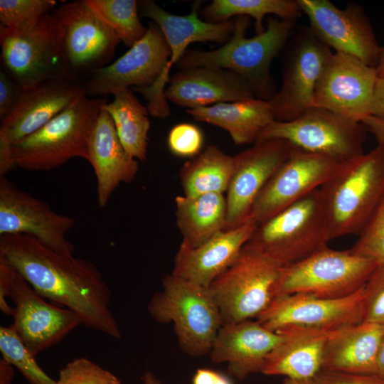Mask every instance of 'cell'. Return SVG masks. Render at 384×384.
Masks as SVG:
<instances>
[{
    "instance_id": "1",
    "label": "cell",
    "mask_w": 384,
    "mask_h": 384,
    "mask_svg": "<svg viewBox=\"0 0 384 384\" xmlns=\"http://www.w3.org/2000/svg\"><path fill=\"white\" fill-rule=\"evenodd\" d=\"M0 260L41 297L78 314L87 328L121 338L110 309L111 289L92 262L63 255L23 234L0 236Z\"/></svg>"
},
{
    "instance_id": "2",
    "label": "cell",
    "mask_w": 384,
    "mask_h": 384,
    "mask_svg": "<svg viewBox=\"0 0 384 384\" xmlns=\"http://www.w3.org/2000/svg\"><path fill=\"white\" fill-rule=\"evenodd\" d=\"M249 20L235 17L233 34L222 46L208 51L188 50L176 65L181 69L210 67L232 71L250 83L256 97L270 100L274 95L270 65L291 35L295 20L270 18L262 32L247 38Z\"/></svg>"
},
{
    "instance_id": "3",
    "label": "cell",
    "mask_w": 384,
    "mask_h": 384,
    "mask_svg": "<svg viewBox=\"0 0 384 384\" xmlns=\"http://www.w3.org/2000/svg\"><path fill=\"white\" fill-rule=\"evenodd\" d=\"M331 240L359 235L384 195V150L343 161L319 188Z\"/></svg>"
},
{
    "instance_id": "4",
    "label": "cell",
    "mask_w": 384,
    "mask_h": 384,
    "mask_svg": "<svg viewBox=\"0 0 384 384\" xmlns=\"http://www.w3.org/2000/svg\"><path fill=\"white\" fill-rule=\"evenodd\" d=\"M107 100L87 95L11 147L14 168L45 171L74 157L88 161L89 141Z\"/></svg>"
},
{
    "instance_id": "5",
    "label": "cell",
    "mask_w": 384,
    "mask_h": 384,
    "mask_svg": "<svg viewBox=\"0 0 384 384\" xmlns=\"http://www.w3.org/2000/svg\"><path fill=\"white\" fill-rule=\"evenodd\" d=\"M147 309L156 321L174 324L180 348L193 356L210 353L223 325L209 287L172 274L163 279L161 291L153 296Z\"/></svg>"
},
{
    "instance_id": "6",
    "label": "cell",
    "mask_w": 384,
    "mask_h": 384,
    "mask_svg": "<svg viewBox=\"0 0 384 384\" xmlns=\"http://www.w3.org/2000/svg\"><path fill=\"white\" fill-rule=\"evenodd\" d=\"M330 240L318 188L258 224L245 246L283 267L304 259Z\"/></svg>"
},
{
    "instance_id": "7",
    "label": "cell",
    "mask_w": 384,
    "mask_h": 384,
    "mask_svg": "<svg viewBox=\"0 0 384 384\" xmlns=\"http://www.w3.org/2000/svg\"><path fill=\"white\" fill-rule=\"evenodd\" d=\"M43 298L14 268L0 260V309L13 316L11 326L35 356L82 324L73 311Z\"/></svg>"
},
{
    "instance_id": "8",
    "label": "cell",
    "mask_w": 384,
    "mask_h": 384,
    "mask_svg": "<svg viewBox=\"0 0 384 384\" xmlns=\"http://www.w3.org/2000/svg\"><path fill=\"white\" fill-rule=\"evenodd\" d=\"M378 265L351 250L327 246L281 268L275 298L306 294L323 298L349 296L365 285Z\"/></svg>"
},
{
    "instance_id": "9",
    "label": "cell",
    "mask_w": 384,
    "mask_h": 384,
    "mask_svg": "<svg viewBox=\"0 0 384 384\" xmlns=\"http://www.w3.org/2000/svg\"><path fill=\"white\" fill-rule=\"evenodd\" d=\"M282 266L245 245L234 262L208 287L223 324L257 318L275 299Z\"/></svg>"
},
{
    "instance_id": "10",
    "label": "cell",
    "mask_w": 384,
    "mask_h": 384,
    "mask_svg": "<svg viewBox=\"0 0 384 384\" xmlns=\"http://www.w3.org/2000/svg\"><path fill=\"white\" fill-rule=\"evenodd\" d=\"M201 4L200 1L194 3L191 11L181 16L166 11L152 0L139 1L141 16L158 25L170 49L166 66L156 81L149 87L133 88L148 102L149 113L154 117L166 118L170 115V107L164 95L166 85L172 66L176 65L188 46L196 42L225 43L233 34V21L210 23L203 20L198 14Z\"/></svg>"
},
{
    "instance_id": "11",
    "label": "cell",
    "mask_w": 384,
    "mask_h": 384,
    "mask_svg": "<svg viewBox=\"0 0 384 384\" xmlns=\"http://www.w3.org/2000/svg\"><path fill=\"white\" fill-rule=\"evenodd\" d=\"M366 130L361 122L312 107L292 120L273 121L257 142L281 139L297 149L346 161L364 153Z\"/></svg>"
},
{
    "instance_id": "12",
    "label": "cell",
    "mask_w": 384,
    "mask_h": 384,
    "mask_svg": "<svg viewBox=\"0 0 384 384\" xmlns=\"http://www.w3.org/2000/svg\"><path fill=\"white\" fill-rule=\"evenodd\" d=\"M0 45L4 70L23 90L48 80L72 79L64 63L58 28L50 14L23 33L0 26Z\"/></svg>"
},
{
    "instance_id": "13",
    "label": "cell",
    "mask_w": 384,
    "mask_h": 384,
    "mask_svg": "<svg viewBox=\"0 0 384 384\" xmlns=\"http://www.w3.org/2000/svg\"><path fill=\"white\" fill-rule=\"evenodd\" d=\"M55 21L70 77L90 74L112 57L119 39L89 0L62 4L50 13Z\"/></svg>"
},
{
    "instance_id": "14",
    "label": "cell",
    "mask_w": 384,
    "mask_h": 384,
    "mask_svg": "<svg viewBox=\"0 0 384 384\" xmlns=\"http://www.w3.org/2000/svg\"><path fill=\"white\" fill-rule=\"evenodd\" d=\"M364 286L341 298L295 294L275 298L256 319L279 333L326 332L362 322Z\"/></svg>"
},
{
    "instance_id": "15",
    "label": "cell",
    "mask_w": 384,
    "mask_h": 384,
    "mask_svg": "<svg viewBox=\"0 0 384 384\" xmlns=\"http://www.w3.org/2000/svg\"><path fill=\"white\" fill-rule=\"evenodd\" d=\"M284 62L282 85L269 100L277 121L292 120L314 107V95L324 69L332 55L310 28L292 42Z\"/></svg>"
},
{
    "instance_id": "16",
    "label": "cell",
    "mask_w": 384,
    "mask_h": 384,
    "mask_svg": "<svg viewBox=\"0 0 384 384\" xmlns=\"http://www.w3.org/2000/svg\"><path fill=\"white\" fill-rule=\"evenodd\" d=\"M314 36L336 53L354 57L376 68L382 48L363 9H340L329 0H297Z\"/></svg>"
},
{
    "instance_id": "17",
    "label": "cell",
    "mask_w": 384,
    "mask_h": 384,
    "mask_svg": "<svg viewBox=\"0 0 384 384\" xmlns=\"http://www.w3.org/2000/svg\"><path fill=\"white\" fill-rule=\"evenodd\" d=\"M74 223L73 218L53 211L46 202L0 176V236L27 235L72 256L74 247L66 235Z\"/></svg>"
},
{
    "instance_id": "18",
    "label": "cell",
    "mask_w": 384,
    "mask_h": 384,
    "mask_svg": "<svg viewBox=\"0 0 384 384\" xmlns=\"http://www.w3.org/2000/svg\"><path fill=\"white\" fill-rule=\"evenodd\" d=\"M376 68L340 53H333L318 82L314 107L361 122L372 115Z\"/></svg>"
},
{
    "instance_id": "19",
    "label": "cell",
    "mask_w": 384,
    "mask_h": 384,
    "mask_svg": "<svg viewBox=\"0 0 384 384\" xmlns=\"http://www.w3.org/2000/svg\"><path fill=\"white\" fill-rule=\"evenodd\" d=\"M343 161L294 148L255 202L249 218L257 225L322 186Z\"/></svg>"
},
{
    "instance_id": "20",
    "label": "cell",
    "mask_w": 384,
    "mask_h": 384,
    "mask_svg": "<svg viewBox=\"0 0 384 384\" xmlns=\"http://www.w3.org/2000/svg\"><path fill=\"white\" fill-rule=\"evenodd\" d=\"M170 49L160 28L149 22L144 36L110 65L93 71L84 85L88 97L151 86L166 66Z\"/></svg>"
},
{
    "instance_id": "21",
    "label": "cell",
    "mask_w": 384,
    "mask_h": 384,
    "mask_svg": "<svg viewBox=\"0 0 384 384\" xmlns=\"http://www.w3.org/2000/svg\"><path fill=\"white\" fill-rule=\"evenodd\" d=\"M294 149L284 139H267L256 142L233 156V171L225 196V230L248 219L259 195Z\"/></svg>"
},
{
    "instance_id": "22",
    "label": "cell",
    "mask_w": 384,
    "mask_h": 384,
    "mask_svg": "<svg viewBox=\"0 0 384 384\" xmlns=\"http://www.w3.org/2000/svg\"><path fill=\"white\" fill-rule=\"evenodd\" d=\"M85 95V87L69 78L23 90L14 109L1 121L0 146L11 148Z\"/></svg>"
},
{
    "instance_id": "23",
    "label": "cell",
    "mask_w": 384,
    "mask_h": 384,
    "mask_svg": "<svg viewBox=\"0 0 384 384\" xmlns=\"http://www.w3.org/2000/svg\"><path fill=\"white\" fill-rule=\"evenodd\" d=\"M289 336L270 330L257 319L223 324L210 351L213 362L226 363L229 373L243 380L261 372L270 353Z\"/></svg>"
},
{
    "instance_id": "24",
    "label": "cell",
    "mask_w": 384,
    "mask_h": 384,
    "mask_svg": "<svg viewBox=\"0 0 384 384\" xmlns=\"http://www.w3.org/2000/svg\"><path fill=\"white\" fill-rule=\"evenodd\" d=\"M257 226L248 218L235 228L220 232L198 247H191L182 241L174 257L171 274L208 287L237 259Z\"/></svg>"
},
{
    "instance_id": "25",
    "label": "cell",
    "mask_w": 384,
    "mask_h": 384,
    "mask_svg": "<svg viewBox=\"0 0 384 384\" xmlns=\"http://www.w3.org/2000/svg\"><path fill=\"white\" fill-rule=\"evenodd\" d=\"M168 83L164 92L167 101L187 110L256 97L247 80L218 68L181 69Z\"/></svg>"
},
{
    "instance_id": "26",
    "label": "cell",
    "mask_w": 384,
    "mask_h": 384,
    "mask_svg": "<svg viewBox=\"0 0 384 384\" xmlns=\"http://www.w3.org/2000/svg\"><path fill=\"white\" fill-rule=\"evenodd\" d=\"M88 152L97 178V203L103 208L121 183L135 178L139 164L125 150L112 117L102 108L90 135Z\"/></svg>"
},
{
    "instance_id": "27",
    "label": "cell",
    "mask_w": 384,
    "mask_h": 384,
    "mask_svg": "<svg viewBox=\"0 0 384 384\" xmlns=\"http://www.w3.org/2000/svg\"><path fill=\"white\" fill-rule=\"evenodd\" d=\"M384 336V324L365 323L336 330L329 339L322 370L376 374L377 358Z\"/></svg>"
},
{
    "instance_id": "28",
    "label": "cell",
    "mask_w": 384,
    "mask_h": 384,
    "mask_svg": "<svg viewBox=\"0 0 384 384\" xmlns=\"http://www.w3.org/2000/svg\"><path fill=\"white\" fill-rule=\"evenodd\" d=\"M186 113L196 121L226 130L235 144H255L275 120L269 101L258 97L186 110Z\"/></svg>"
},
{
    "instance_id": "29",
    "label": "cell",
    "mask_w": 384,
    "mask_h": 384,
    "mask_svg": "<svg viewBox=\"0 0 384 384\" xmlns=\"http://www.w3.org/2000/svg\"><path fill=\"white\" fill-rule=\"evenodd\" d=\"M334 331L288 333L267 356L260 373L311 380L322 370L326 346Z\"/></svg>"
},
{
    "instance_id": "30",
    "label": "cell",
    "mask_w": 384,
    "mask_h": 384,
    "mask_svg": "<svg viewBox=\"0 0 384 384\" xmlns=\"http://www.w3.org/2000/svg\"><path fill=\"white\" fill-rule=\"evenodd\" d=\"M177 227L182 241L196 247L227 228V203L224 193L178 196L175 198Z\"/></svg>"
},
{
    "instance_id": "31",
    "label": "cell",
    "mask_w": 384,
    "mask_h": 384,
    "mask_svg": "<svg viewBox=\"0 0 384 384\" xmlns=\"http://www.w3.org/2000/svg\"><path fill=\"white\" fill-rule=\"evenodd\" d=\"M114 100L102 106L112 117L119 138L127 152L135 159L146 160L150 121L148 109L129 88L114 94Z\"/></svg>"
},
{
    "instance_id": "32",
    "label": "cell",
    "mask_w": 384,
    "mask_h": 384,
    "mask_svg": "<svg viewBox=\"0 0 384 384\" xmlns=\"http://www.w3.org/2000/svg\"><path fill=\"white\" fill-rule=\"evenodd\" d=\"M234 159L215 145L186 161L180 171L183 195L193 196L227 191L233 171Z\"/></svg>"
},
{
    "instance_id": "33",
    "label": "cell",
    "mask_w": 384,
    "mask_h": 384,
    "mask_svg": "<svg viewBox=\"0 0 384 384\" xmlns=\"http://www.w3.org/2000/svg\"><path fill=\"white\" fill-rule=\"evenodd\" d=\"M200 11L203 20L210 23L228 21L234 16L251 17L255 20L256 33L265 30L262 21L268 14L296 21L302 12L297 0H213Z\"/></svg>"
},
{
    "instance_id": "34",
    "label": "cell",
    "mask_w": 384,
    "mask_h": 384,
    "mask_svg": "<svg viewBox=\"0 0 384 384\" xmlns=\"http://www.w3.org/2000/svg\"><path fill=\"white\" fill-rule=\"evenodd\" d=\"M92 6L114 32L120 42L132 47L146 34L139 17L136 0H89Z\"/></svg>"
},
{
    "instance_id": "35",
    "label": "cell",
    "mask_w": 384,
    "mask_h": 384,
    "mask_svg": "<svg viewBox=\"0 0 384 384\" xmlns=\"http://www.w3.org/2000/svg\"><path fill=\"white\" fill-rule=\"evenodd\" d=\"M0 351L3 358L16 368L30 384H57L39 366L11 326L0 327Z\"/></svg>"
},
{
    "instance_id": "36",
    "label": "cell",
    "mask_w": 384,
    "mask_h": 384,
    "mask_svg": "<svg viewBox=\"0 0 384 384\" xmlns=\"http://www.w3.org/2000/svg\"><path fill=\"white\" fill-rule=\"evenodd\" d=\"M56 4L55 0H0V26L26 32L50 14Z\"/></svg>"
},
{
    "instance_id": "37",
    "label": "cell",
    "mask_w": 384,
    "mask_h": 384,
    "mask_svg": "<svg viewBox=\"0 0 384 384\" xmlns=\"http://www.w3.org/2000/svg\"><path fill=\"white\" fill-rule=\"evenodd\" d=\"M358 235L351 252L384 265V195Z\"/></svg>"
},
{
    "instance_id": "38",
    "label": "cell",
    "mask_w": 384,
    "mask_h": 384,
    "mask_svg": "<svg viewBox=\"0 0 384 384\" xmlns=\"http://www.w3.org/2000/svg\"><path fill=\"white\" fill-rule=\"evenodd\" d=\"M57 384H121L120 379L110 371L88 358H78L63 368Z\"/></svg>"
},
{
    "instance_id": "39",
    "label": "cell",
    "mask_w": 384,
    "mask_h": 384,
    "mask_svg": "<svg viewBox=\"0 0 384 384\" xmlns=\"http://www.w3.org/2000/svg\"><path fill=\"white\" fill-rule=\"evenodd\" d=\"M362 322L384 324V265L377 266L364 285Z\"/></svg>"
},
{
    "instance_id": "40",
    "label": "cell",
    "mask_w": 384,
    "mask_h": 384,
    "mask_svg": "<svg viewBox=\"0 0 384 384\" xmlns=\"http://www.w3.org/2000/svg\"><path fill=\"white\" fill-rule=\"evenodd\" d=\"M204 142L201 129L191 123H179L169 132L168 147L175 156L181 158H194L200 154Z\"/></svg>"
},
{
    "instance_id": "41",
    "label": "cell",
    "mask_w": 384,
    "mask_h": 384,
    "mask_svg": "<svg viewBox=\"0 0 384 384\" xmlns=\"http://www.w3.org/2000/svg\"><path fill=\"white\" fill-rule=\"evenodd\" d=\"M311 384H384L376 374H352L321 370L311 380Z\"/></svg>"
},
{
    "instance_id": "42",
    "label": "cell",
    "mask_w": 384,
    "mask_h": 384,
    "mask_svg": "<svg viewBox=\"0 0 384 384\" xmlns=\"http://www.w3.org/2000/svg\"><path fill=\"white\" fill-rule=\"evenodd\" d=\"M22 87L4 70L0 71V118L7 117L17 105Z\"/></svg>"
},
{
    "instance_id": "43",
    "label": "cell",
    "mask_w": 384,
    "mask_h": 384,
    "mask_svg": "<svg viewBox=\"0 0 384 384\" xmlns=\"http://www.w3.org/2000/svg\"><path fill=\"white\" fill-rule=\"evenodd\" d=\"M193 384H232L224 375L206 368L198 369L193 378Z\"/></svg>"
},
{
    "instance_id": "44",
    "label": "cell",
    "mask_w": 384,
    "mask_h": 384,
    "mask_svg": "<svg viewBox=\"0 0 384 384\" xmlns=\"http://www.w3.org/2000/svg\"><path fill=\"white\" fill-rule=\"evenodd\" d=\"M361 123L373 134L378 146L384 150V118L370 115L366 117Z\"/></svg>"
},
{
    "instance_id": "45",
    "label": "cell",
    "mask_w": 384,
    "mask_h": 384,
    "mask_svg": "<svg viewBox=\"0 0 384 384\" xmlns=\"http://www.w3.org/2000/svg\"><path fill=\"white\" fill-rule=\"evenodd\" d=\"M372 115L384 118V77H379L375 86Z\"/></svg>"
},
{
    "instance_id": "46",
    "label": "cell",
    "mask_w": 384,
    "mask_h": 384,
    "mask_svg": "<svg viewBox=\"0 0 384 384\" xmlns=\"http://www.w3.org/2000/svg\"><path fill=\"white\" fill-rule=\"evenodd\" d=\"M14 377V366L5 359L0 360V384H11Z\"/></svg>"
},
{
    "instance_id": "47",
    "label": "cell",
    "mask_w": 384,
    "mask_h": 384,
    "mask_svg": "<svg viewBox=\"0 0 384 384\" xmlns=\"http://www.w3.org/2000/svg\"><path fill=\"white\" fill-rule=\"evenodd\" d=\"M376 375L384 378V336L381 341L378 353Z\"/></svg>"
},
{
    "instance_id": "48",
    "label": "cell",
    "mask_w": 384,
    "mask_h": 384,
    "mask_svg": "<svg viewBox=\"0 0 384 384\" xmlns=\"http://www.w3.org/2000/svg\"><path fill=\"white\" fill-rule=\"evenodd\" d=\"M144 384H162V383L151 372H146L143 376Z\"/></svg>"
},
{
    "instance_id": "49",
    "label": "cell",
    "mask_w": 384,
    "mask_h": 384,
    "mask_svg": "<svg viewBox=\"0 0 384 384\" xmlns=\"http://www.w3.org/2000/svg\"><path fill=\"white\" fill-rule=\"evenodd\" d=\"M376 70L379 77H384V47H382Z\"/></svg>"
},
{
    "instance_id": "50",
    "label": "cell",
    "mask_w": 384,
    "mask_h": 384,
    "mask_svg": "<svg viewBox=\"0 0 384 384\" xmlns=\"http://www.w3.org/2000/svg\"><path fill=\"white\" fill-rule=\"evenodd\" d=\"M283 384H311V380H296L286 378Z\"/></svg>"
}]
</instances>
